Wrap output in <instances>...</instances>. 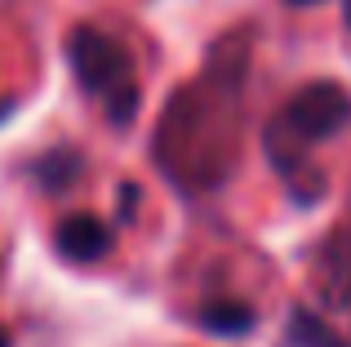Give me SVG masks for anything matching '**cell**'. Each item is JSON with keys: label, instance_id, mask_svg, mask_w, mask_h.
Returning <instances> with one entry per match:
<instances>
[{"label": "cell", "instance_id": "6da1fadb", "mask_svg": "<svg viewBox=\"0 0 351 347\" xmlns=\"http://www.w3.org/2000/svg\"><path fill=\"white\" fill-rule=\"evenodd\" d=\"M67 53H71V67H76L80 85L94 89V94L112 98L116 89L134 85V80H129V53L120 49L112 36L94 32V27H80V32L71 36Z\"/></svg>", "mask_w": 351, "mask_h": 347}, {"label": "cell", "instance_id": "7a4b0ae2", "mask_svg": "<svg viewBox=\"0 0 351 347\" xmlns=\"http://www.w3.org/2000/svg\"><path fill=\"white\" fill-rule=\"evenodd\" d=\"M285 121L302 134V139H329L351 121V94L334 80H316V85L298 89L285 112Z\"/></svg>", "mask_w": 351, "mask_h": 347}, {"label": "cell", "instance_id": "3957f363", "mask_svg": "<svg viewBox=\"0 0 351 347\" xmlns=\"http://www.w3.org/2000/svg\"><path fill=\"white\" fill-rule=\"evenodd\" d=\"M53 241H58V254H67L71 263H94L107 254V245H112V232H107L98 218L89 214H71L58 223V232H53Z\"/></svg>", "mask_w": 351, "mask_h": 347}, {"label": "cell", "instance_id": "277c9868", "mask_svg": "<svg viewBox=\"0 0 351 347\" xmlns=\"http://www.w3.org/2000/svg\"><path fill=\"white\" fill-rule=\"evenodd\" d=\"M200 330L218 334V339H240V334L254 330V307L240 303V298H223V303H205L200 307Z\"/></svg>", "mask_w": 351, "mask_h": 347}, {"label": "cell", "instance_id": "5b68a950", "mask_svg": "<svg viewBox=\"0 0 351 347\" xmlns=\"http://www.w3.org/2000/svg\"><path fill=\"white\" fill-rule=\"evenodd\" d=\"M293 339H302L307 347H343L334 334L325 330V325L316 321V316H298V325H293Z\"/></svg>", "mask_w": 351, "mask_h": 347}, {"label": "cell", "instance_id": "8992f818", "mask_svg": "<svg viewBox=\"0 0 351 347\" xmlns=\"http://www.w3.org/2000/svg\"><path fill=\"white\" fill-rule=\"evenodd\" d=\"M9 112H14V103H0V121H5V116H9Z\"/></svg>", "mask_w": 351, "mask_h": 347}, {"label": "cell", "instance_id": "52a82bcc", "mask_svg": "<svg viewBox=\"0 0 351 347\" xmlns=\"http://www.w3.org/2000/svg\"><path fill=\"white\" fill-rule=\"evenodd\" d=\"M0 347H9V330H0Z\"/></svg>", "mask_w": 351, "mask_h": 347}]
</instances>
